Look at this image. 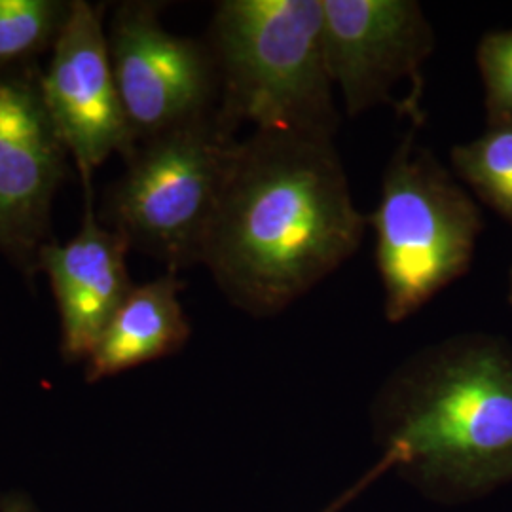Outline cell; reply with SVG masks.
Masks as SVG:
<instances>
[{"label": "cell", "mask_w": 512, "mask_h": 512, "mask_svg": "<svg viewBox=\"0 0 512 512\" xmlns=\"http://www.w3.org/2000/svg\"><path fill=\"white\" fill-rule=\"evenodd\" d=\"M69 10L71 2L61 0H0V78L54 48Z\"/></svg>", "instance_id": "13"}, {"label": "cell", "mask_w": 512, "mask_h": 512, "mask_svg": "<svg viewBox=\"0 0 512 512\" xmlns=\"http://www.w3.org/2000/svg\"><path fill=\"white\" fill-rule=\"evenodd\" d=\"M476 63L486 88L488 122L512 118V29L484 35Z\"/></svg>", "instance_id": "14"}, {"label": "cell", "mask_w": 512, "mask_h": 512, "mask_svg": "<svg viewBox=\"0 0 512 512\" xmlns=\"http://www.w3.org/2000/svg\"><path fill=\"white\" fill-rule=\"evenodd\" d=\"M86 215L71 241L48 243L38 256V270L48 275L61 317V349L69 361H88L112 315L128 298L129 243L99 224L86 194Z\"/></svg>", "instance_id": "10"}, {"label": "cell", "mask_w": 512, "mask_h": 512, "mask_svg": "<svg viewBox=\"0 0 512 512\" xmlns=\"http://www.w3.org/2000/svg\"><path fill=\"white\" fill-rule=\"evenodd\" d=\"M389 467H393V463H391V461H389L387 458L382 459V463H378V467H376V469H372L366 478H363V480H361V482H359L355 488H351L348 494L342 495V497H340V499H338L334 505H330L329 509H327L325 512L340 511V509H342V507H344L348 501H351V499H353L355 495L359 494L363 488H366V486H368V484H370V482H372L376 476L385 473Z\"/></svg>", "instance_id": "15"}, {"label": "cell", "mask_w": 512, "mask_h": 512, "mask_svg": "<svg viewBox=\"0 0 512 512\" xmlns=\"http://www.w3.org/2000/svg\"><path fill=\"white\" fill-rule=\"evenodd\" d=\"M376 234V264L384 285L385 317L401 323L467 274L482 213L439 160L404 137L387 164L378 209L368 217Z\"/></svg>", "instance_id": "4"}, {"label": "cell", "mask_w": 512, "mask_h": 512, "mask_svg": "<svg viewBox=\"0 0 512 512\" xmlns=\"http://www.w3.org/2000/svg\"><path fill=\"white\" fill-rule=\"evenodd\" d=\"M63 145L40 92L37 65L0 78V253L27 275L50 241V211L67 175Z\"/></svg>", "instance_id": "8"}, {"label": "cell", "mask_w": 512, "mask_h": 512, "mask_svg": "<svg viewBox=\"0 0 512 512\" xmlns=\"http://www.w3.org/2000/svg\"><path fill=\"white\" fill-rule=\"evenodd\" d=\"M175 272L135 285L88 357V382L177 353L190 336Z\"/></svg>", "instance_id": "11"}, {"label": "cell", "mask_w": 512, "mask_h": 512, "mask_svg": "<svg viewBox=\"0 0 512 512\" xmlns=\"http://www.w3.org/2000/svg\"><path fill=\"white\" fill-rule=\"evenodd\" d=\"M509 302H511V306H512V272H511V289H509Z\"/></svg>", "instance_id": "17"}, {"label": "cell", "mask_w": 512, "mask_h": 512, "mask_svg": "<svg viewBox=\"0 0 512 512\" xmlns=\"http://www.w3.org/2000/svg\"><path fill=\"white\" fill-rule=\"evenodd\" d=\"M459 179L512 226V118L488 122L471 143L450 152Z\"/></svg>", "instance_id": "12"}, {"label": "cell", "mask_w": 512, "mask_h": 512, "mask_svg": "<svg viewBox=\"0 0 512 512\" xmlns=\"http://www.w3.org/2000/svg\"><path fill=\"white\" fill-rule=\"evenodd\" d=\"M325 52L332 84L349 116L393 105V88L408 80L414 97L423 92L421 65L435 48V35L414 0H323Z\"/></svg>", "instance_id": "9"}, {"label": "cell", "mask_w": 512, "mask_h": 512, "mask_svg": "<svg viewBox=\"0 0 512 512\" xmlns=\"http://www.w3.org/2000/svg\"><path fill=\"white\" fill-rule=\"evenodd\" d=\"M366 224L334 139L255 131L239 141L202 264L239 310L277 315L357 253Z\"/></svg>", "instance_id": "1"}, {"label": "cell", "mask_w": 512, "mask_h": 512, "mask_svg": "<svg viewBox=\"0 0 512 512\" xmlns=\"http://www.w3.org/2000/svg\"><path fill=\"white\" fill-rule=\"evenodd\" d=\"M109 52L139 145L217 112L219 67L209 42L165 31L160 4H120L110 21Z\"/></svg>", "instance_id": "6"}, {"label": "cell", "mask_w": 512, "mask_h": 512, "mask_svg": "<svg viewBox=\"0 0 512 512\" xmlns=\"http://www.w3.org/2000/svg\"><path fill=\"white\" fill-rule=\"evenodd\" d=\"M238 145L217 112L141 143L110 192V228L169 272L202 264Z\"/></svg>", "instance_id": "5"}, {"label": "cell", "mask_w": 512, "mask_h": 512, "mask_svg": "<svg viewBox=\"0 0 512 512\" xmlns=\"http://www.w3.org/2000/svg\"><path fill=\"white\" fill-rule=\"evenodd\" d=\"M52 50L50 65L40 74V92L88 194L99 165L112 154L129 162L139 147L116 86L101 8L86 0L71 2Z\"/></svg>", "instance_id": "7"}, {"label": "cell", "mask_w": 512, "mask_h": 512, "mask_svg": "<svg viewBox=\"0 0 512 512\" xmlns=\"http://www.w3.org/2000/svg\"><path fill=\"white\" fill-rule=\"evenodd\" d=\"M387 450L431 494L469 499L512 482V351L467 334L423 351L385 385Z\"/></svg>", "instance_id": "2"}, {"label": "cell", "mask_w": 512, "mask_h": 512, "mask_svg": "<svg viewBox=\"0 0 512 512\" xmlns=\"http://www.w3.org/2000/svg\"><path fill=\"white\" fill-rule=\"evenodd\" d=\"M4 512H33V511H29V509H27V507H23V505H10V507H8V509H6V511Z\"/></svg>", "instance_id": "16"}, {"label": "cell", "mask_w": 512, "mask_h": 512, "mask_svg": "<svg viewBox=\"0 0 512 512\" xmlns=\"http://www.w3.org/2000/svg\"><path fill=\"white\" fill-rule=\"evenodd\" d=\"M209 46L220 76L217 120L230 135L253 124L334 139L323 0H224Z\"/></svg>", "instance_id": "3"}]
</instances>
